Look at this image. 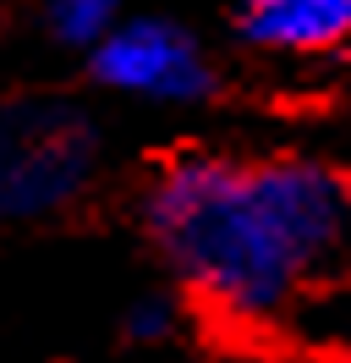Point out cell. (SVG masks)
I'll return each instance as SVG.
<instances>
[{
    "label": "cell",
    "instance_id": "6da1fadb",
    "mask_svg": "<svg viewBox=\"0 0 351 363\" xmlns=\"http://www.w3.org/2000/svg\"><path fill=\"white\" fill-rule=\"evenodd\" d=\"M154 259L225 325H280L351 259V177L313 155L187 149L137 199Z\"/></svg>",
    "mask_w": 351,
    "mask_h": 363
},
{
    "label": "cell",
    "instance_id": "7a4b0ae2",
    "mask_svg": "<svg viewBox=\"0 0 351 363\" xmlns=\"http://www.w3.org/2000/svg\"><path fill=\"white\" fill-rule=\"evenodd\" d=\"M99 127L66 99L0 111V226H33L83 199L99 177Z\"/></svg>",
    "mask_w": 351,
    "mask_h": 363
},
{
    "label": "cell",
    "instance_id": "3957f363",
    "mask_svg": "<svg viewBox=\"0 0 351 363\" xmlns=\"http://www.w3.org/2000/svg\"><path fill=\"white\" fill-rule=\"evenodd\" d=\"M88 77L127 105H165V111L203 105L219 89L214 55L192 28L143 11H127L88 50Z\"/></svg>",
    "mask_w": 351,
    "mask_h": 363
},
{
    "label": "cell",
    "instance_id": "277c9868",
    "mask_svg": "<svg viewBox=\"0 0 351 363\" xmlns=\"http://www.w3.org/2000/svg\"><path fill=\"white\" fill-rule=\"evenodd\" d=\"M236 39L263 61H329L351 50V0H241Z\"/></svg>",
    "mask_w": 351,
    "mask_h": 363
},
{
    "label": "cell",
    "instance_id": "5b68a950",
    "mask_svg": "<svg viewBox=\"0 0 351 363\" xmlns=\"http://www.w3.org/2000/svg\"><path fill=\"white\" fill-rule=\"evenodd\" d=\"M121 17H127V0H44V28H50V39L83 50V55L99 45Z\"/></svg>",
    "mask_w": 351,
    "mask_h": 363
},
{
    "label": "cell",
    "instance_id": "8992f818",
    "mask_svg": "<svg viewBox=\"0 0 351 363\" xmlns=\"http://www.w3.org/2000/svg\"><path fill=\"white\" fill-rule=\"evenodd\" d=\"M176 325H181V303L171 292H137L121 308V330L132 341H171Z\"/></svg>",
    "mask_w": 351,
    "mask_h": 363
}]
</instances>
